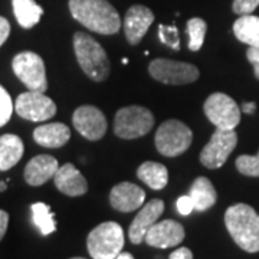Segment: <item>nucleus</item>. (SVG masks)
Masks as SVG:
<instances>
[{
	"label": "nucleus",
	"instance_id": "nucleus-1",
	"mask_svg": "<svg viewBox=\"0 0 259 259\" xmlns=\"http://www.w3.org/2000/svg\"><path fill=\"white\" fill-rule=\"evenodd\" d=\"M69 10L75 20L97 33L114 35L121 28L118 12L107 0H69Z\"/></svg>",
	"mask_w": 259,
	"mask_h": 259
},
{
	"label": "nucleus",
	"instance_id": "nucleus-2",
	"mask_svg": "<svg viewBox=\"0 0 259 259\" xmlns=\"http://www.w3.org/2000/svg\"><path fill=\"white\" fill-rule=\"evenodd\" d=\"M225 225L239 248L249 253L259 252V214L253 207L233 204L225 213Z\"/></svg>",
	"mask_w": 259,
	"mask_h": 259
},
{
	"label": "nucleus",
	"instance_id": "nucleus-3",
	"mask_svg": "<svg viewBox=\"0 0 259 259\" xmlns=\"http://www.w3.org/2000/svg\"><path fill=\"white\" fill-rule=\"evenodd\" d=\"M74 51L82 71L95 82L108 78L111 65L104 48L88 33L76 32L74 35Z\"/></svg>",
	"mask_w": 259,
	"mask_h": 259
},
{
	"label": "nucleus",
	"instance_id": "nucleus-4",
	"mask_svg": "<svg viewBox=\"0 0 259 259\" xmlns=\"http://www.w3.org/2000/svg\"><path fill=\"white\" fill-rule=\"evenodd\" d=\"M87 248L93 259H115L124 248V231L118 223L104 222L90 232Z\"/></svg>",
	"mask_w": 259,
	"mask_h": 259
},
{
	"label": "nucleus",
	"instance_id": "nucleus-5",
	"mask_svg": "<svg viewBox=\"0 0 259 259\" xmlns=\"http://www.w3.org/2000/svg\"><path fill=\"white\" fill-rule=\"evenodd\" d=\"M153 125V112L140 105H130L118 110L115 114L114 133L120 139L134 140L148 134Z\"/></svg>",
	"mask_w": 259,
	"mask_h": 259
},
{
	"label": "nucleus",
	"instance_id": "nucleus-6",
	"mask_svg": "<svg viewBox=\"0 0 259 259\" xmlns=\"http://www.w3.org/2000/svg\"><path fill=\"white\" fill-rule=\"evenodd\" d=\"M192 130L179 120H167L156 133V147L164 157H176L183 154L192 146Z\"/></svg>",
	"mask_w": 259,
	"mask_h": 259
},
{
	"label": "nucleus",
	"instance_id": "nucleus-7",
	"mask_svg": "<svg viewBox=\"0 0 259 259\" xmlns=\"http://www.w3.org/2000/svg\"><path fill=\"white\" fill-rule=\"evenodd\" d=\"M13 72L29 91L45 93L48 90L47 69L42 58L35 52H22L12 61Z\"/></svg>",
	"mask_w": 259,
	"mask_h": 259
},
{
	"label": "nucleus",
	"instance_id": "nucleus-8",
	"mask_svg": "<svg viewBox=\"0 0 259 259\" xmlns=\"http://www.w3.org/2000/svg\"><path fill=\"white\" fill-rule=\"evenodd\" d=\"M204 114L216 128L233 130L241 121V108L229 95L212 94L204 102Z\"/></svg>",
	"mask_w": 259,
	"mask_h": 259
},
{
	"label": "nucleus",
	"instance_id": "nucleus-9",
	"mask_svg": "<svg viewBox=\"0 0 259 259\" xmlns=\"http://www.w3.org/2000/svg\"><path fill=\"white\" fill-rule=\"evenodd\" d=\"M150 75L163 83L185 85L192 83L199 78V69L192 64L158 58L148 65Z\"/></svg>",
	"mask_w": 259,
	"mask_h": 259
},
{
	"label": "nucleus",
	"instance_id": "nucleus-10",
	"mask_svg": "<svg viewBox=\"0 0 259 259\" xmlns=\"http://www.w3.org/2000/svg\"><path fill=\"white\" fill-rule=\"evenodd\" d=\"M238 144V134L233 130L218 128L200 153V163L207 168L222 167Z\"/></svg>",
	"mask_w": 259,
	"mask_h": 259
},
{
	"label": "nucleus",
	"instance_id": "nucleus-11",
	"mask_svg": "<svg viewBox=\"0 0 259 259\" xmlns=\"http://www.w3.org/2000/svg\"><path fill=\"white\" fill-rule=\"evenodd\" d=\"M15 110L19 117L29 121H47L56 114V105L45 93L28 91L20 94L16 100Z\"/></svg>",
	"mask_w": 259,
	"mask_h": 259
},
{
	"label": "nucleus",
	"instance_id": "nucleus-12",
	"mask_svg": "<svg viewBox=\"0 0 259 259\" xmlns=\"http://www.w3.org/2000/svg\"><path fill=\"white\" fill-rule=\"evenodd\" d=\"M75 130L90 141L101 140L107 133V118L94 105H82L76 108L72 115Z\"/></svg>",
	"mask_w": 259,
	"mask_h": 259
},
{
	"label": "nucleus",
	"instance_id": "nucleus-13",
	"mask_svg": "<svg viewBox=\"0 0 259 259\" xmlns=\"http://www.w3.org/2000/svg\"><path fill=\"white\" fill-rule=\"evenodd\" d=\"M185 228L176 221L166 219L161 222H156L150 229L144 238L147 245L153 248L167 249L180 245L185 239Z\"/></svg>",
	"mask_w": 259,
	"mask_h": 259
},
{
	"label": "nucleus",
	"instance_id": "nucleus-14",
	"mask_svg": "<svg viewBox=\"0 0 259 259\" xmlns=\"http://www.w3.org/2000/svg\"><path fill=\"white\" fill-rule=\"evenodd\" d=\"M163 212H164V203L160 199H153L144 204L130 226L128 238L131 243L140 245L141 242H144L148 229L157 222Z\"/></svg>",
	"mask_w": 259,
	"mask_h": 259
},
{
	"label": "nucleus",
	"instance_id": "nucleus-15",
	"mask_svg": "<svg viewBox=\"0 0 259 259\" xmlns=\"http://www.w3.org/2000/svg\"><path fill=\"white\" fill-rule=\"evenodd\" d=\"M154 22L153 12L141 5L131 6L124 19V32L130 45H139Z\"/></svg>",
	"mask_w": 259,
	"mask_h": 259
},
{
	"label": "nucleus",
	"instance_id": "nucleus-16",
	"mask_svg": "<svg viewBox=\"0 0 259 259\" xmlns=\"http://www.w3.org/2000/svg\"><path fill=\"white\" fill-rule=\"evenodd\" d=\"M146 200L144 190L137 185L124 182L114 186L110 193V203L118 212H134L140 209Z\"/></svg>",
	"mask_w": 259,
	"mask_h": 259
},
{
	"label": "nucleus",
	"instance_id": "nucleus-17",
	"mask_svg": "<svg viewBox=\"0 0 259 259\" xmlns=\"http://www.w3.org/2000/svg\"><path fill=\"white\" fill-rule=\"evenodd\" d=\"M54 182H55L56 189L61 193L71 196V197L82 196L88 192V183L85 177L72 163H66L59 167L54 176Z\"/></svg>",
	"mask_w": 259,
	"mask_h": 259
},
{
	"label": "nucleus",
	"instance_id": "nucleus-18",
	"mask_svg": "<svg viewBox=\"0 0 259 259\" xmlns=\"http://www.w3.org/2000/svg\"><path fill=\"white\" fill-rule=\"evenodd\" d=\"M59 168L58 160L48 154L33 157L25 167V180L30 186H42L54 179Z\"/></svg>",
	"mask_w": 259,
	"mask_h": 259
},
{
	"label": "nucleus",
	"instance_id": "nucleus-19",
	"mask_svg": "<svg viewBox=\"0 0 259 259\" xmlns=\"http://www.w3.org/2000/svg\"><path fill=\"white\" fill-rule=\"evenodd\" d=\"M71 139V130L62 122H51L40 125L33 131V140L39 146L47 148H58L65 146Z\"/></svg>",
	"mask_w": 259,
	"mask_h": 259
},
{
	"label": "nucleus",
	"instance_id": "nucleus-20",
	"mask_svg": "<svg viewBox=\"0 0 259 259\" xmlns=\"http://www.w3.org/2000/svg\"><path fill=\"white\" fill-rule=\"evenodd\" d=\"M23 141L15 134H5L0 137V171H6L19 163L23 156Z\"/></svg>",
	"mask_w": 259,
	"mask_h": 259
},
{
	"label": "nucleus",
	"instance_id": "nucleus-21",
	"mask_svg": "<svg viewBox=\"0 0 259 259\" xmlns=\"http://www.w3.org/2000/svg\"><path fill=\"white\" fill-rule=\"evenodd\" d=\"M194 203V210L204 212L210 209L218 200V193L213 187L212 182L207 177H197L190 187V194Z\"/></svg>",
	"mask_w": 259,
	"mask_h": 259
},
{
	"label": "nucleus",
	"instance_id": "nucleus-22",
	"mask_svg": "<svg viewBox=\"0 0 259 259\" xmlns=\"http://www.w3.org/2000/svg\"><path fill=\"white\" fill-rule=\"evenodd\" d=\"M137 177L153 190H161L168 183V171L156 161H144L137 170Z\"/></svg>",
	"mask_w": 259,
	"mask_h": 259
},
{
	"label": "nucleus",
	"instance_id": "nucleus-23",
	"mask_svg": "<svg viewBox=\"0 0 259 259\" xmlns=\"http://www.w3.org/2000/svg\"><path fill=\"white\" fill-rule=\"evenodd\" d=\"M12 6L18 23L25 29L33 28L44 15V9L35 0H12Z\"/></svg>",
	"mask_w": 259,
	"mask_h": 259
},
{
	"label": "nucleus",
	"instance_id": "nucleus-24",
	"mask_svg": "<svg viewBox=\"0 0 259 259\" xmlns=\"http://www.w3.org/2000/svg\"><path fill=\"white\" fill-rule=\"evenodd\" d=\"M233 33L243 44L259 48V18L253 15H242L233 23Z\"/></svg>",
	"mask_w": 259,
	"mask_h": 259
},
{
	"label": "nucleus",
	"instance_id": "nucleus-25",
	"mask_svg": "<svg viewBox=\"0 0 259 259\" xmlns=\"http://www.w3.org/2000/svg\"><path fill=\"white\" fill-rule=\"evenodd\" d=\"M30 209H32V221L44 236L55 232V216L48 204L39 202V203L32 204Z\"/></svg>",
	"mask_w": 259,
	"mask_h": 259
},
{
	"label": "nucleus",
	"instance_id": "nucleus-26",
	"mask_svg": "<svg viewBox=\"0 0 259 259\" xmlns=\"http://www.w3.org/2000/svg\"><path fill=\"white\" fill-rule=\"evenodd\" d=\"M207 25L203 19L193 18L187 22V33H189V49L197 52L203 45Z\"/></svg>",
	"mask_w": 259,
	"mask_h": 259
},
{
	"label": "nucleus",
	"instance_id": "nucleus-27",
	"mask_svg": "<svg viewBox=\"0 0 259 259\" xmlns=\"http://www.w3.org/2000/svg\"><path fill=\"white\" fill-rule=\"evenodd\" d=\"M236 168L243 176L259 177V153L256 156H241L236 158Z\"/></svg>",
	"mask_w": 259,
	"mask_h": 259
},
{
	"label": "nucleus",
	"instance_id": "nucleus-28",
	"mask_svg": "<svg viewBox=\"0 0 259 259\" xmlns=\"http://www.w3.org/2000/svg\"><path fill=\"white\" fill-rule=\"evenodd\" d=\"M158 37L160 40L175 51L180 49V37H179V30L175 25L167 26V25H160L158 26Z\"/></svg>",
	"mask_w": 259,
	"mask_h": 259
},
{
	"label": "nucleus",
	"instance_id": "nucleus-29",
	"mask_svg": "<svg viewBox=\"0 0 259 259\" xmlns=\"http://www.w3.org/2000/svg\"><path fill=\"white\" fill-rule=\"evenodd\" d=\"M13 112V104L9 93L0 85V127L8 124Z\"/></svg>",
	"mask_w": 259,
	"mask_h": 259
},
{
	"label": "nucleus",
	"instance_id": "nucleus-30",
	"mask_svg": "<svg viewBox=\"0 0 259 259\" xmlns=\"http://www.w3.org/2000/svg\"><path fill=\"white\" fill-rule=\"evenodd\" d=\"M259 6V0H233L232 9L236 15H250Z\"/></svg>",
	"mask_w": 259,
	"mask_h": 259
},
{
	"label": "nucleus",
	"instance_id": "nucleus-31",
	"mask_svg": "<svg viewBox=\"0 0 259 259\" xmlns=\"http://www.w3.org/2000/svg\"><path fill=\"white\" fill-rule=\"evenodd\" d=\"M176 206L179 213L183 214V216H187V214H190L194 210V203L190 196H182V197H179Z\"/></svg>",
	"mask_w": 259,
	"mask_h": 259
},
{
	"label": "nucleus",
	"instance_id": "nucleus-32",
	"mask_svg": "<svg viewBox=\"0 0 259 259\" xmlns=\"http://www.w3.org/2000/svg\"><path fill=\"white\" fill-rule=\"evenodd\" d=\"M248 56V61H249L252 66H253V71H255V76L259 79V48H252L250 47L246 52Z\"/></svg>",
	"mask_w": 259,
	"mask_h": 259
},
{
	"label": "nucleus",
	"instance_id": "nucleus-33",
	"mask_svg": "<svg viewBox=\"0 0 259 259\" xmlns=\"http://www.w3.org/2000/svg\"><path fill=\"white\" fill-rule=\"evenodd\" d=\"M10 35V23L8 19L0 16V47L6 42V39Z\"/></svg>",
	"mask_w": 259,
	"mask_h": 259
},
{
	"label": "nucleus",
	"instance_id": "nucleus-34",
	"mask_svg": "<svg viewBox=\"0 0 259 259\" xmlns=\"http://www.w3.org/2000/svg\"><path fill=\"white\" fill-rule=\"evenodd\" d=\"M168 259H193V253L189 248H179L170 253Z\"/></svg>",
	"mask_w": 259,
	"mask_h": 259
},
{
	"label": "nucleus",
	"instance_id": "nucleus-35",
	"mask_svg": "<svg viewBox=\"0 0 259 259\" xmlns=\"http://www.w3.org/2000/svg\"><path fill=\"white\" fill-rule=\"evenodd\" d=\"M8 225H9V214L0 209V241L3 239L5 233L8 231Z\"/></svg>",
	"mask_w": 259,
	"mask_h": 259
},
{
	"label": "nucleus",
	"instance_id": "nucleus-36",
	"mask_svg": "<svg viewBox=\"0 0 259 259\" xmlns=\"http://www.w3.org/2000/svg\"><path fill=\"white\" fill-rule=\"evenodd\" d=\"M255 108H256V104L255 102H243L241 105V110L245 114H252L255 112Z\"/></svg>",
	"mask_w": 259,
	"mask_h": 259
},
{
	"label": "nucleus",
	"instance_id": "nucleus-37",
	"mask_svg": "<svg viewBox=\"0 0 259 259\" xmlns=\"http://www.w3.org/2000/svg\"><path fill=\"white\" fill-rule=\"evenodd\" d=\"M115 259H134V256H133L130 252H121L120 255H118Z\"/></svg>",
	"mask_w": 259,
	"mask_h": 259
},
{
	"label": "nucleus",
	"instance_id": "nucleus-38",
	"mask_svg": "<svg viewBox=\"0 0 259 259\" xmlns=\"http://www.w3.org/2000/svg\"><path fill=\"white\" fill-rule=\"evenodd\" d=\"M6 187H8V183H6V182H0V192H5Z\"/></svg>",
	"mask_w": 259,
	"mask_h": 259
},
{
	"label": "nucleus",
	"instance_id": "nucleus-39",
	"mask_svg": "<svg viewBox=\"0 0 259 259\" xmlns=\"http://www.w3.org/2000/svg\"><path fill=\"white\" fill-rule=\"evenodd\" d=\"M122 64H124V65L128 64V59H127V58H124V59H122Z\"/></svg>",
	"mask_w": 259,
	"mask_h": 259
},
{
	"label": "nucleus",
	"instance_id": "nucleus-40",
	"mask_svg": "<svg viewBox=\"0 0 259 259\" xmlns=\"http://www.w3.org/2000/svg\"><path fill=\"white\" fill-rule=\"evenodd\" d=\"M71 259H85V258H71Z\"/></svg>",
	"mask_w": 259,
	"mask_h": 259
}]
</instances>
